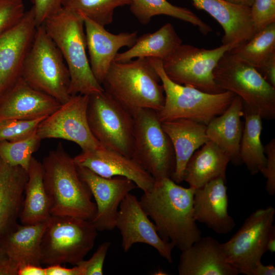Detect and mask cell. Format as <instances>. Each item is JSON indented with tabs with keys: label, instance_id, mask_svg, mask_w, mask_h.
<instances>
[{
	"label": "cell",
	"instance_id": "603a6c76",
	"mask_svg": "<svg viewBox=\"0 0 275 275\" xmlns=\"http://www.w3.org/2000/svg\"><path fill=\"white\" fill-rule=\"evenodd\" d=\"M28 171L0 158V237L13 230L22 208Z\"/></svg>",
	"mask_w": 275,
	"mask_h": 275
},
{
	"label": "cell",
	"instance_id": "c3c4849f",
	"mask_svg": "<svg viewBox=\"0 0 275 275\" xmlns=\"http://www.w3.org/2000/svg\"><path fill=\"white\" fill-rule=\"evenodd\" d=\"M3 95L0 94V102H1V99H2V97H3Z\"/></svg>",
	"mask_w": 275,
	"mask_h": 275
},
{
	"label": "cell",
	"instance_id": "6da1fadb",
	"mask_svg": "<svg viewBox=\"0 0 275 275\" xmlns=\"http://www.w3.org/2000/svg\"><path fill=\"white\" fill-rule=\"evenodd\" d=\"M195 190L182 187L170 178H163L155 180L153 188L140 199L159 236L181 251L201 237L194 216Z\"/></svg>",
	"mask_w": 275,
	"mask_h": 275
},
{
	"label": "cell",
	"instance_id": "7a4b0ae2",
	"mask_svg": "<svg viewBox=\"0 0 275 275\" xmlns=\"http://www.w3.org/2000/svg\"><path fill=\"white\" fill-rule=\"evenodd\" d=\"M42 164L51 215L92 221L96 212V204L91 200L92 193L80 178L74 158L62 143L48 153Z\"/></svg>",
	"mask_w": 275,
	"mask_h": 275
},
{
	"label": "cell",
	"instance_id": "e0dca14e",
	"mask_svg": "<svg viewBox=\"0 0 275 275\" xmlns=\"http://www.w3.org/2000/svg\"><path fill=\"white\" fill-rule=\"evenodd\" d=\"M73 158L77 164L101 177H126L144 193L150 191L154 184V178L133 158L101 145L92 150L82 151Z\"/></svg>",
	"mask_w": 275,
	"mask_h": 275
},
{
	"label": "cell",
	"instance_id": "ee69618b",
	"mask_svg": "<svg viewBox=\"0 0 275 275\" xmlns=\"http://www.w3.org/2000/svg\"><path fill=\"white\" fill-rule=\"evenodd\" d=\"M18 268L9 260L0 264V275H17Z\"/></svg>",
	"mask_w": 275,
	"mask_h": 275
},
{
	"label": "cell",
	"instance_id": "2e32d148",
	"mask_svg": "<svg viewBox=\"0 0 275 275\" xmlns=\"http://www.w3.org/2000/svg\"><path fill=\"white\" fill-rule=\"evenodd\" d=\"M76 167L80 178L88 186L96 202V212L92 222L98 231L113 230L116 228L121 203L137 187L136 185L124 177L105 178L86 167L77 164Z\"/></svg>",
	"mask_w": 275,
	"mask_h": 275
},
{
	"label": "cell",
	"instance_id": "ba28073f",
	"mask_svg": "<svg viewBox=\"0 0 275 275\" xmlns=\"http://www.w3.org/2000/svg\"><path fill=\"white\" fill-rule=\"evenodd\" d=\"M97 231L91 221L51 215L42 238L41 264L78 265L93 248Z\"/></svg>",
	"mask_w": 275,
	"mask_h": 275
},
{
	"label": "cell",
	"instance_id": "d4e9b609",
	"mask_svg": "<svg viewBox=\"0 0 275 275\" xmlns=\"http://www.w3.org/2000/svg\"><path fill=\"white\" fill-rule=\"evenodd\" d=\"M243 115L242 99L236 95L228 108L206 125L209 140L222 149L229 156L230 162L235 166L242 163L239 147L243 129L241 120Z\"/></svg>",
	"mask_w": 275,
	"mask_h": 275
},
{
	"label": "cell",
	"instance_id": "f35d334b",
	"mask_svg": "<svg viewBox=\"0 0 275 275\" xmlns=\"http://www.w3.org/2000/svg\"><path fill=\"white\" fill-rule=\"evenodd\" d=\"M37 26L44 23L48 18L63 8V0H31Z\"/></svg>",
	"mask_w": 275,
	"mask_h": 275
},
{
	"label": "cell",
	"instance_id": "7bdbcfd3",
	"mask_svg": "<svg viewBox=\"0 0 275 275\" xmlns=\"http://www.w3.org/2000/svg\"><path fill=\"white\" fill-rule=\"evenodd\" d=\"M275 267L273 265H264L261 261L253 269L251 275H274Z\"/></svg>",
	"mask_w": 275,
	"mask_h": 275
},
{
	"label": "cell",
	"instance_id": "9c48e42d",
	"mask_svg": "<svg viewBox=\"0 0 275 275\" xmlns=\"http://www.w3.org/2000/svg\"><path fill=\"white\" fill-rule=\"evenodd\" d=\"M132 114L134 132L131 158L155 180L172 179L176 164L175 152L156 112L140 108Z\"/></svg>",
	"mask_w": 275,
	"mask_h": 275
},
{
	"label": "cell",
	"instance_id": "9a60e30c",
	"mask_svg": "<svg viewBox=\"0 0 275 275\" xmlns=\"http://www.w3.org/2000/svg\"><path fill=\"white\" fill-rule=\"evenodd\" d=\"M37 27L31 8L17 24L0 35V94L3 95L21 77Z\"/></svg>",
	"mask_w": 275,
	"mask_h": 275
},
{
	"label": "cell",
	"instance_id": "bcb514c9",
	"mask_svg": "<svg viewBox=\"0 0 275 275\" xmlns=\"http://www.w3.org/2000/svg\"><path fill=\"white\" fill-rule=\"evenodd\" d=\"M227 2L240 6L251 8L255 0H225Z\"/></svg>",
	"mask_w": 275,
	"mask_h": 275
},
{
	"label": "cell",
	"instance_id": "30bf717a",
	"mask_svg": "<svg viewBox=\"0 0 275 275\" xmlns=\"http://www.w3.org/2000/svg\"><path fill=\"white\" fill-rule=\"evenodd\" d=\"M87 117L91 132L101 145L132 157V113L103 91L89 95Z\"/></svg>",
	"mask_w": 275,
	"mask_h": 275
},
{
	"label": "cell",
	"instance_id": "4316f807",
	"mask_svg": "<svg viewBox=\"0 0 275 275\" xmlns=\"http://www.w3.org/2000/svg\"><path fill=\"white\" fill-rule=\"evenodd\" d=\"M46 222L19 225L1 238L9 260L18 268L27 264L41 266V244Z\"/></svg>",
	"mask_w": 275,
	"mask_h": 275
},
{
	"label": "cell",
	"instance_id": "d590c367",
	"mask_svg": "<svg viewBox=\"0 0 275 275\" xmlns=\"http://www.w3.org/2000/svg\"><path fill=\"white\" fill-rule=\"evenodd\" d=\"M25 12L22 0H0V35L17 24Z\"/></svg>",
	"mask_w": 275,
	"mask_h": 275
},
{
	"label": "cell",
	"instance_id": "83f0119b",
	"mask_svg": "<svg viewBox=\"0 0 275 275\" xmlns=\"http://www.w3.org/2000/svg\"><path fill=\"white\" fill-rule=\"evenodd\" d=\"M19 219L23 225L46 222L50 217V203L43 183L42 162L32 157L28 170Z\"/></svg>",
	"mask_w": 275,
	"mask_h": 275
},
{
	"label": "cell",
	"instance_id": "1f68e13d",
	"mask_svg": "<svg viewBox=\"0 0 275 275\" xmlns=\"http://www.w3.org/2000/svg\"><path fill=\"white\" fill-rule=\"evenodd\" d=\"M129 6L131 12L143 25L148 24L153 16L164 15L189 22L198 27L204 35L212 31L190 10L175 6L167 0H131Z\"/></svg>",
	"mask_w": 275,
	"mask_h": 275
},
{
	"label": "cell",
	"instance_id": "8992f818",
	"mask_svg": "<svg viewBox=\"0 0 275 275\" xmlns=\"http://www.w3.org/2000/svg\"><path fill=\"white\" fill-rule=\"evenodd\" d=\"M21 77L30 87L52 97L61 104L71 97L68 67L43 24L37 27Z\"/></svg>",
	"mask_w": 275,
	"mask_h": 275
},
{
	"label": "cell",
	"instance_id": "484cf974",
	"mask_svg": "<svg viewBox=\"0 0 275 275\" xmlns=\"http://www.w3.org/2000/svg\"><path fill=\"white\" fill-rule=\"evenodd\" d=\"M230 159L215 143L209 140L197 150L188 161L183 181L197 189L218 178H226Z\"/></svg>",
	"mask_w": 275,
	"mask_h": 275
},
{
	"label": "cell",
	"instance_id": "52a82bcc",
	"mask_svg": "<svg viewBox=\"0 0 275 275\" xmlns=\"http://www.w3.org/2000/svg\"><path fill=\"white\" fill-rule=\"evenodd\" d=\"M213 76L222 89L240 97L243 111L258 114L266 120L275 118V87L253 67L228 51L218 61Z\"/></svg>",
	"mask_w": 275,
	"mask_h": 275
},
{
	"label": "cell",
	"instance_id": "b9f144b4",
	"mask_svg": "<svg viewBox=\"0 0 275 275\" xmlns=\"http://www.w3.org/2000/svg\"><path fill=\"white\" fill-rule=\"evenodd\" d=\"M17 275H46L45 268L41 266L24 265L18 267Z\"/></svg>",
	"mask_w": 275,
	"mask_h": 275
},
{
	"label": "cell",
	"instance_id": "836d02e7",
	"mask_svg": "<svg viewBox=\"0 0 275 275\" xmlns=\"http://www.w3.org/2000/svg\"><path fill=\"white\" fill-rule=\"evenodd\" d=\"M42 140L36 132L16 141H0V158L12 166H19L28 171L33 154Z\"/></svg>",
	"mask_w": 275,
	"mask_h": 275
},
{
	"label": "cell",
	"instance_id": "44dd1931",
	"mask_svg": "<svg viewBox=\"0 0 275 275\" xmlns=\"http://www.w3.org/2000/svg\"><path fill=\"white\" fill-rule=\"evenodd\" d=\"M191 1L196 9L206 11L223 28L222 44H230L233 48L237 47L250 40L257 32L252 20L250 8L225 0Z\"/></svg>",
	"mask_w": 275,
	"mask_h": 275
},
{
	"label": "cell",
	"instance_id": "d6986e66",
	"mask_svg": "<svg viewBox=\"0 0 275 275\" xmlns=\"http://www.w3.org/2000/svg\"><path fill=\"white\" fill-rule=\"evenodd\" d=\"M195 220L215 233L225 234L235 226L228 212V196L226 178H218L195 189L193 202Z\"/></svg>",
	"mask_w": 275,
	"mask_h": 275
},
{
	"label": "cell",
	"instance_id": "ab89813d",
	"mask_svg": "<svg viewBox=\"0 0 275 275\" xmlns=\"http://www.w3.org/2000/svg\"><path fill=\"white\" fill-rule=\"evenodd\" d=\"M266 162L262 173L266 178L265 189L270 196L275 194V139H272L264 146Z\"/></svg>",
	"mask_w": 275,
	"mask_h": 275
},
{
	"label": "cell",
	"instance_id": "4fadbf2b",
	"mask_svg": "<svg viewBox=\"0 0 275 275\" xmlns=\"http://www.w3.org/2000/svg\"><path fill=\"white\" fill-rule=\"evenodd\" d=\"M89 96L77 94L38 125L36 133L41 139H61L77 144L82 151H89L100 144L92 134L87 120Z\"/></svg>",
	"mask_w": 275,
	"mask_h": 275
},
{
	"label": "cell",
	"instance_id": "5bb4252c",
	"mask_svg": "<svg viewBox=\"0 0 275 275\" xmlns=\"http://www.w3.org/2000/svg\"><path fill=\"white\" fill-rule=\"evenodd\" d=\"M116 228L120 231L122 247L125 253L135 243H143L152 246L161 257L169 263L172 262L174 246L159 236L154 224L134 195L129 193L121 203Z\"/></svg>",
	"mask_w": 275,
	"mask_h": 275
},
{
	"label": "cell",
	"instance_id": "e575fe53",
	"mask_svg": "<svg viewBox=\"0 0 275 275\" xmlns=\"http://www.w3.org/2000/svg\"><path fill=\"white\" fill-rule=\"evenodd\" d=\"M46 117L0 121V141H16L31 136L36 132L39 124Z\"/></svg>",
	"mask_w": 275,
	"mask_h": 275
},
{
	"label": "cell",
	"instance_id": "f1b7e54d",
	"mask_svg": "<svg viewBox=\"0 0 275 275\" xmlns=\"http://www.w3.org/2000/svg\"><path fill=\"white\" fill-rule=\"evenodd\" d=\"M182 44L174 26L167 23L153 33L138 37L135 43L125 52L117 53L114 61L127 62L134 58H168Z\"/></svg>",
	"mask_w": 275,
	"mask_h": 275
},
{
	"label": "cell",
	"instance_id": "f6af8a7d",
	"mask_svg": "<svg viewBox=\"0 0 275 275\" xmlns=\"http://www.w3.org/2000/svg\"><path fill=\"white\" fill-rule=\"evenodd\" d=\"M267 251L273 253L275 251V229L271 233L267 243Z\"/></svg>",
	"mask_w": 275,
	"mask_h": 275
},
{
	"label": "cell",
	"instance_id": "d6a6232c",
	"mask_svg": "<svg viewBox=\"0 0 275 275\" xmlns=\"http://www.w3.org/2000/svg\"><path fill=\"white\" fill-rule=\"evenodd\" d=\"M131 0H63V7L105 26L111 23L115 9Z\"/></svg>",
	"mask_w": 275,
	"mask_h": 275
},
{
	"label": "cell",
	"instance_id": "60d3db41",
	"mask_svg": "<svg viewBox=\"0 0 275 275\" xmlns=\"http://www.w3.org/2000/svg\"><path fill=\"white\" fill-rule=\"evenodd\" d=\"M45 268L46 275H79L76 265L72 268H66L61 265L47 266Z\"/></svg>",
	"mask_w": 275,
	"mask_h": 275
},
{
	"label": "cell",
	"instance_id": "3957f363",
	"mask_svg": "<svg viewBox=\"0 0 275 275\" xmlns=\"http://www.w3.org/2000/svg\"><path fill=\"white\" fill-rule=\"evenodd\" d=\"M43 24L68 67L70 78V95L89 96L103 91L91 69L83 17L63 7L46 19Z\"/></svg>",
	"mask_w": 275,
	"mask_h": 275
},
{
	"label": "cell",
	"instance_id": "7402d4cb",
	"mask_svg": "<svg viewBox=\"0 0 275 275\" xmlns=\"http://www.w3.org/2000/svg\"><path fill=\"white\" fill-rule=\"evenodd\" d=\"M178 271L180 275H237L229 263L221 243L211 236L201 237L181 251Z\"/></svg>",
	"mask_w": 275,
	"mask_h": 275
},
{
	"label": "cell",
	"instance_id": "8d00e7d4",
	"mask_svg": "<svg viewBox=\"0 0 275 275\" xmlns=\"http://www.w3.org/2000/svg\"><path fill=\"white\" fill-rule=\"evenodd\" d=\"M250 10L256 31L275 22V0H255Z\"/></svg>",
	"mask_w": 275,
	"mask_h": 275
},
{
	"label": "cell",
	"instance_id": "5b68a950",
	"mask_svg": "<svg viewBox=\"0 0 275 275\" xmlns=\"http://www.w3.org/2000/svg\"><path fill=\"white\" fill-rule=\"evenodd\" d=\"M149 59L160 77L164 90V105L156 112L161 123L183 118L207 125L228 108L236 95L229 91L210 94L191 86L177 84L165 73L162 60Z\"/></svg>",
	"mask_w": 275,
	"mask_h": 275
},
{
	"label": "cell",
	"instance_id": "7dc6e473",
	"mask_svg": "<svg viewBox=\"0 0 275 275\" xmlns=\"http://www.w3.org/2000/svg\"><path fill=\"white\" fill-rule=\"evenodd\" d=\"M8 260V257L4 249L1 240V238L0 237V264L5 263Z\"/></svg>",
	"mask_w": 275,
	"mask_h": 275
},
{
	"label": "cell",
	"instance_id": "ffe728a7",
	"mask_svg": "<svg viewBox=\"0 0 275 275\" xmlns=\"http://www.w3.org/2000/svg\"><path fill=\"white\" fill-rule=\"evenodd\" d=\"M61 105L54 98L32 88L20 77L1 99L0 121L47 117Z\"/></svg>",
	"mask_w": 275,
	"mask_h": 275
},
{
	"label": "cell",
	"instance_id": "74e56055",
	"mask_svg": "<svg viewBox=\"0 0 275 275\" xmlns=\"http://www.w3.org/2000/svg\"><path fill=\"white\" fill-rule=\"evenodd\" d=\"M111 244L110 242H103L89 259L83 260L77 265L79 275L103 274L104 262Z\"/></svg>",
	"mask_w": 275,
	"mask_h": 275
},
{
	"label": "cell",
	"instance_id": "cb8c5ba5",
	"mask_svg": "<svg viewBox=\"0 0 275 275\" xmlns=\"http://www.w3.org/2000/svg\"><path fill=\"white\" fill-rule=\"evenodd\" d=\"M161 126L174 148L176 164L172 179L178 184L183 181L184 170L192 155L209 140L206 125L181 118L161 122Z\"/></svg>",
	"mask_w": 275,
	"mask_h": 275
},
{
	"label": "cell",
	"instance_id": "277c9868",
	"mask_svg": "<svg viewBox=\"0 0 275 275\" xmlns=\"http://www.w3.org/2000/svg\"><path fill=\"white\" fill-rule=\"evenodd\" d=\"M160 77L149 58L127 62L113 61L101 84L104 91L132 113L140 108L156 112L163 106Z\"/></svg>",
	"mask_w": 275,
	"mask_h": 275
},
{
	"label": "cell",
	"instance_id": "8fae6325",
	"mask_svg": "<svg viewBox=\"0 0 275 275\" xmlns=\"http://www.w3.org/2000/svg\"><path fill=\"white\" fill-rule=\"evenodd\" d=\"M232 48L230 44L207 49L182 43L162 61V67L167 76L177 84L207 93H223L225 91L215 82L213 71L222 56Z\"/></svg>",
	"mask_w": 275,
	"mask_h": 275
},
{
	"label": "cell",
	"instance_id": "ac0fdd59",
	"mask_svg": "<svg viewBox=\"0 0 275 275\" xmlns=\"http://www.w3.org/2000/svg\"><path fill=\"white\" fill-rule=\"evenodd\" d=\"M83 18L91 69L101 85L118 50L125 46L132 47L138 38L137 32L112 34L104 26L87 17Z\"/></svg>",
	"mask_w": 275,
	"mask_h": 275
},
{
	"label": "cell",
	"instance_id": "f546056e",
	"mask_svg": "<svg viewBox=\"0 0 275 275\" xmlns=\"http://www.w3.org/2000/svg\"><path fill=\"white\" fill-rule=\"evenodd\" d=\"M229 51L263 76L268 67L275 63V22L257 31L248 42Z\"/></svg>",
	"mask_w": 275,
	"mask_h": 275
},
{
	"label": "cell",
	"instance_id": "7c38bea8",
	"mask_svg": "<svg viewBox=\"0 0 275 275\" xmlns=\"http://www.w3.org/2000/svg\"><path fill=\"white\" fill-rule=\"evenodd\" d=\"M274 216L275 209L271 206L256 210L229 240L221 243L227 261L239 273L251 275L267 252L268 239L275 229Z\"/></svg>",
	"mask_w": 275,
	"mask_h": 275
},
{
	"label": "cell",
	"instance_id": "4dcf8cb0",
	"mask_svg": "<svg viewBox=\"0 0 275 275\" xmlns=\"http://www.w3.org/2000/svg\"><path fill=\"white\" fill-rule=\"evenodd\" d=\"M245 121L239 147V156L250 173L264 170L266 157L261 140L262 118L256 113L243 111Z\"/></svg>",
	"mask_w": 275,
	"mask_h": 275
}]
</instances>
